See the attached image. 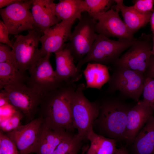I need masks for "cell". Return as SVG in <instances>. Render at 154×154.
Segmentation results:
<instances>
[{
  "mask_svg": "<svg viewBox=\"0 0 154 154\" xmlns=\"http://www.w3.org/2000/svg\"><path fill=\"white\" fill-rule=\"evenodd\" d=\"M22 113L17 110L5 123H1L0 130L4 133L11 131L21 125L20 121L23 116Z\"/></svg>",
  "mask_w": 154,
  "mask_h": 154,
  "instance_id": "f1b7e54d",
  "label": "cell"
},
{
  "mask_svg": "<svg viewBox=\"0 0 154 154\" xmlns=\"http://www.w3.org/2000/svg\"><path fill=\"white\" fill-rule=\"evenodd\" d=\"M137 154H153L154 152V116H151L134 141Z\"/></svg>",
  "mask_w": 154,
  "mask_h": 154,
  "instance_id": "ffe728a7",
  "label": "cell"
},
{
  "mask_svg": "<svg viewBox=\"0 0 154 154\" xmlns=\"http://www.w3.org/2000/svg\"><path fill=\"white\" fill-rule=\"evenodd\" d=\"M89 147L88 145L83 147L82 148V151L81 154H84L88 150Z\"/></svg>",
  "mask_w": 154,
  "mask_h": 154,
  "instance_id": "f35d334b",
  "label": "cell"
},
{
  "mask_svg": "<svg viewBox=\"0 0 154 154\" xmlns=\"http://www.w3.org/2000/svg\"><path fill=\"white\" fill-rule=\"evenodd\" d=\"M33 1L21 0L0 9L1 16L9 34L17 35L34 28L33 19L30 11Z\"/></svg>",
  "mask_w": 154,
  "mask_h": 154,
  "instance_id": "8fae6325",
  "label": "cell"
},
{
  "mask_svg": "<svg viewBox=\"0 0 154 154\" xmlns=\"http://www.w3.org/2000/svg\"><path fill=\"white\" fill-rule=\"evenodd\" d=\"M56 68L55 70L59 80L65 84L75 83L82 77V71L78 70L74 58L66 45L54 53Z\"/></svg>",
  "mask_w": 154,
  "mask_h": 154,
  "instance_id": "9a60e30c",
  "label": "cell"
},
{
  "mask_svg": "<svg viewBox=\"0 0 154 154\" xmlns=\"http://www.w3.org/2000/svg\"><path fill=\"white\" fill-rule=\"evenodd\" d=\"M84 139L77 134L62 141L52 154H77Z\"/></svg>",
  "mask_w": 154,
  "mask_h": 154,
  "instance_id": "484cf974",
  "label": "cell"
},
{
  "mask_svg": "<svg viewBox=\"0 0 154 154\" xmlns=\"http://www.w3.org/2000/svg\"><path fill=\"white\" fill-rule=\"evenodd\" d=\"M153 47L151 50L152 55L154 56V38L153 37Z\"/></svg>",
  "mask_w": 154,
  "mask_h": 154,
  "instance_id": "ab89813d",
  "label": "cell"
},
{
  "mask_svg": "<svg viewBox=\"0 0 154 154\" xmlns=\"http://www.w3.org/2000/svg\"><path fill=\"white\" fill-rule=\"evenodd\" d=\"M9 103L8 100L2 90L0 93V106L2 107Z\"/></svg>",
  "mask_w": 154,
  "mask_h": 154,
  "instance_id": "836d02e7",
  "label": "cell"
},
{
  "mask_svg": "<svg viewBox=\"0 0 154 154\" xmlns=\"http://www.w3.org/2000/svg\"><path fill=\"white\" fill-rule=\"evenodd\" d=\"M43 125L39 117L25 125H21L14 130L5 133L15 144L18 154H30L36 143Z\"/></svg>",
  "mask_w": 154,
  "mask_h": 154,
  "instance_id": "4fadbf2b",
  "label": "cell"
},
{
  "mask_svg": "<svg viewBox=\"0 0 154 154\" xmlns=\"http://www.w3.org/2000/svg\"><path fill=\"white\" fill-rule=\"evenodd\" d=\"M146 77L140 72L123 67L115 66L108 81L106 93L119 91L123 96L138 102L143 93Z\"/></svg>",
  "mask_w": 154,
  "mask_h": 154,
  "instance_id": "8992f818",
  "label": "cell"
},
{
  "mask_svg": "<svg viewBox=\"0 0 154 154\" xmlns=\"http://www.w3.org/2000/svg\"><path fill=\"white\" fill-rule=\"evenodd\" d=\"M74 21H62L46 29L40 37V49L41 56L47 53L56 52L65 45L72 33L71 29Z\"/></svg>",
  "mask_w": 154,
  "mask_h": 154,
  "instance_id": "5bb4252c",
  "label": "cell"
},
{
  "mask_svg": "<svg viewBox=\"0 0 154 154\" xmlns=\"http://www.w3.org/2000/svg\"><path fill=\"white\" fill-rule=\"evenodd\" d=\"M153 154H154V153H153Z\"/></svg>",
  "mask_w": 154,
  "mask_h": 154,
  "instance_id": "60d3db41",
  "label": "cell"
},
{
  "mask_svg": "<svg viewBox=\"0 0 154 154\" xmlns=\"http://www.w3.org/2000/svg\"><path fill=\"white\" fill-rule=\"evenodd\" d=\"M135 39H118L115 40L102 35L98 34L90 51L81 60L77 63V67L78 70L82 71V66L89 62L106 65H114L121 54L132 45Z\"/></svg>",
  "mask_w": 154,
  "mask_h": 154,
  "instance_id": "277c9868",
  "label": "cell"
},
{
  "mask_svg": "<svg viewBox=\"0 0 154 154\" xmlns=\"http://www.w3.org/2000/svg\"><path fill=\"white\" fill-rule=\"evenodd\" d=\"M0 154H18L17 147L6 133L0 131Z\"/></svg>",
  "mask_w": 154,
  "mask_h": 154,
  "instance_id": "83f0119b",
  "label": "cell"
},
{
  "mask_svg": "<svg viewBox=\"0 0 154 154\" xmlns=\"http://www.w3.org/2000/svg\"><path fill=\"white\" fill-rule=\"evenodd\" d=\"M83 1L82 0H60L56 4L55 15L60 22L62 21H75L81 18L84 12Z\"/></svg>",
  "mask_w": 154,
  "mask_h": 154,
  "instance_id": "7402d4cb",
  "label": "cell"
},
{
  "mask_svg": "<svg viewBox=\"0 0 154 154\" xmlns=\"http://www.w3.org/2000/svg\"><path fill=\"white\" fill-rule=\"evenodd\" d=\"M24 72L8 62L0 63V89L7 86L25 84L27 81Z\"/></svg>",
  "mask_w": 154,
  "mask_h": 154,
  "instance_id": "603a6c76",
  "label": "cell"
},
{
  "mask_svg": "<svg viewBox=\"0 0 154 154\" xmlns=\"http://www.w3.org/2000/svg\"><path fill=\"white\" fill-rule=\"evenodd\" d=\"M9 32L8 30L2 21H0V42L6 44L11 49L13 44L9 40Z\"/></svg>",
  "mask_w": 154,
  "mask_h": 154,
  "instance_id": "1f68e13d",
  "label": "cell"
},
{
  "mask_svg": "<svg viewBox=\"0 0 154 154\" xmlns=\"http://www.w3.org/2000/svg\"><path fill=\"white\" fill-rule=\"evenodd\" d=\"M21 0H0V9L5 7H7L13 4L20 1Z\"/></svg>",
  "mask_w": 154,
  "mask_h": 154,
  "instance_id": "e575fe53",
  "label": "cell"
},
{
  "mask_svg": "<svg viewBox=\"0 0 154 154\" xmlns=\"http://www.w3.org/2000/svg\"><path fill=\"white\" fill-rule=\"evenodd\" d=\"M99 102V114L94 123L96 122L100 130L110 138L126 140L127 115L131 107L113 97L107 98Z\"/></svg>",
  "mask_w": 154,
  "mask_h": 154,
  "instance_id": "7a4b0ae2",
  "label": "cell"
},
{
  "mask_svg": "<svg viewBox=\"0 0 154 154\" xmlns=\"http://www.w3.org/2000/svg\"><path fill=\"white\" fill-rule=\"evenodd\" d=\"M86 154H96L94 149L91 145L87 150Z\"/></svg>",
  "mask_w": 154,
  "mask_h": 154,
  "instance_id": "74e56055",
  "label": "cell"
},
{
  "mask_svg": "<svg viewBox=\"0 0 154 154\" xmlns=\"http://www.w3.org/2000/svg\"><path fill=\"white\" fill-rule=\"evenodd\" d=\"M149 35L142 33L135 38L132 45L115 62V66L126 68L145 74L153 55V40Z\"/></svg>",
  "mask_w": 154,
  "mask_h": 154,
  "instance_id": "9c48e42d",
  "label": "cell"
},
{
  "mask_svg": "<svg viewBox=\"0 0 154 154\" xmlns=\"http://www.w3.org/2000/svg\"><path fill=\"white\" fill-rule=\"evenodd\" d=\"M114 1L116 6L121 12L124 22L129 30L133 34L149 22L152 13H141L136 11L132 6H128L125 5L123 0Z\"/></svg>",
  "mask_w": 154,
  "mask_h": 154,
  "instance_id": "d6986e66",
  "label": "cell"
},
{
  "mask_svg": "<svg viewBox=\"0 0 154 154\" xmlns=\"http://www.w3.org/2000/svg\"><path fill=\"white\" fill-rule=\"evenodd\" d=\"M143 100L154 112V78L146 77L143 91Z\"/></svg>",
  "mask_w": 154,
  "mask_h": 154,
  "instance_id": "4316f807",
  "label": "cell"
},
{
  "mask_svg": "<svg viewBox=\"0 0 154 154\" xmlns=\"http://www.w3.org/2000/svg\"><path fill=\"white\" fill-rule=\"evenodd\" d=\"M145 75L147 77L154 78V56L152 55L150 64L146 70Z\"/></svg>",
  "mask_w": 154,
  "mask_h": 154,
  "instance_id": "d6a6232c",
  "label": "cell"
},
{
  "mask_svg": "<svg viewBox=\"0 0 154 154\" xmlns=\"http://www.w3.org/2000/svg\"><path fill=\"white\" fill-rule=\"evenodd\" d=\"M133 7L137 11L142 14L152 13L153 11L154 0H137L133 1Z\"/></svg>",
  "mask_w": 154,
  "mask_h": 154,
  "instance_id": "f546056e",
  "label": "cell"
},
{
  "mask_svg": "<svg viewBox=\"0 0 154 154\" xmlns=\"http://www.w3.org/2000/svg\"><path fill=\"white\" fill-rule=\"evenodd\" d=\"M114 154H128L127 151L123 147L117 149Z\"/></svg>",
  "mask_w": 154,
  "mask_h": 154,
  "instance_id": "8d00e7d4",
  "label": "cell"
},
{
  "mask_svg": "<svg viewBox=\"0 0 154 154\" xmlns=\"http://www.w3.org/2000/svg\"><path fill=\"white\" fill-rule=\"evenodd\" d=\"M50 53L41 57L28 70L27 85L42 96L66 84L61 81L50 61Z\"/></svg>",
  "mask_w": 154,
  "mask_h": 154,
  "instance_id": "30bf717a",
  "label": "cell"
},
{
  "mask_svg": "<svg viewBox=\"0 0 154 154\" xmlns=\"http://www.w3.org/2000/svg\"><path fill=\"white\" fill-rule=\"evenodd\" d=\"M72 135L70 132L52 130L43 124L32 153L52 154L62 141Z\"/></svg>",
  "mask_w": 154,
  "mask_h": 154,
  "instance_id": "ac0fdd59",
  "label": "cell"
},
{
  "mask_svg": "<svg viewBox=\"0 0 154 154\" xmlns=\"http://www.w3.org/2000/svg\"><path fill=\"white\" fill-rule=\"evenodd\" d=\"M87 138L90 141V145L94 149L96 154H114L117 149L116 140L96 133L93 127L88 131Z\"/></svg>",
  "mask_w": 154,
  "mask_h": 154,
  "instance_id": "cb8c5ba5",
  "label": "cell"
},
{
  "mask_svg": "<svg viewBox=\"0 0 154 154\" xmlns=\"http://www.w3.org/2000/svg\"><path fill=\"white\" fill-rule=\"evenodd\" d=\"M154 112L149 105L142 100L139 101L129 110L127 117L126 140L133 142L140 131Z\"/></svg>",
  "mask_w": 154,
  "mask_h": 154,
  "instance_id": "2e32d148",
  "label": "cell"
},
{
  "mask_svg": "<svg viewBox=\"0 0 154 154\" xmlns=\"http://www.w3.org/2000/svg\"><path fill=\"white\" fill-rule=\"evenodd\" d=\"M85 89L84 83L77 85L70 103L73 126L77 130V134L84 140L87 139L88 131L93 127L100 109L98 101L90 102L85 96L84 91Z\"/></svg>",
  "mask_w": 154,
  "mask_h": 154,
  "instance_id": "3957f363",
  "label": "cell"
},
{
  "mask_svg": "<svg viewBox=\"0 0 154 154\" xmlns=\"http://www.w3.org/2000/svg\"><path fill=\"white\" fill-rule=\"evenodd\" d=\"M149 22L150 23L151 29L153 34V37L154 38V6L153 11L151 15Z\"/></svg>",
  "mask_w": 154,
  "mask_h": 154,
  "instance_id": "d590c367",
  "label": "cell"
},
{
  "mask_svg": "<svg viewBox=\"0 0 154 154\" xmlns=\"http://www.w3.org/2000/svg\"><path fill=\"white\" fill-rule=\"evenodd\" d=\"M82 72L86 80V89L94 88L100 90L110 78L108 67L106 65L99 63H88Z\"/></svg>",
  "mask_w": 154,
  "mask_h": 154,
  "instance_id": "44dd1931",
  "label": "cell"
},
{
  "mask_svg": "<svg viewBox=\"0 0 154 154\" xmlns=\"http://www.w3.org/2000/svg\"><path fill=\"white\" fill-rule=\"evenodd\" d=\"M119 9L115 5L98 18L95 25V32L108 38L133 40V34L131 32L120 18Z\"/></svg>",
  "mask_w": 154,
  "mask_h": 154,
  "instance_id": "7c38bea8",
  "label": "cell"
},
{
  "mask_svg": "<svg viewBox=\"0 0 154 154\" xmlns=\"http://www.w3.org/2000/svg\"><path fill=\"white\" fill-rule=\"evenodd\" d=\"M77 86L65 84L42 96L38 112L44 125L54 130L68 132L74 129L70 103Z\"/></svg>",
  "mask_w": 154,
  "mask_h": 154,
  "instance_id": "6da1fadb",
  "label": "cell"
},
{
  "mask_svg": "<svg viewBox=\"0 0 154 154\" xmlns=\"http://www.w3.org/2000/svg\"><path fill=\"white\" fill-rule=\"evenodd\" d=\"M88 15H82L72 32L66 47L77 63L90 51L98 34L95 31L96 22Z\"/></svg>",
  "mask_w": 154,
  "mask_h": 154,
  "instance_id": "52a82bcc",
  "label": "cell"
},
{
  "mask_svg": "<svg viewBox=\"0 0 154 154\" xmlns=\"http://www.w3.org/2000/svg\"><path fill=\"white\" fill-rule=\"evenodd\" d=\"M42 32L34 28L26 35L15 36L12 49L13 64L19 70H29L41 57L38 46Z\"/></svg>",
  "mask_w": 154,
  "mask_h": 154,
  "instance_id": "5b68a950",
  "label": "cell"
},
{
  "mask_svg": "<svg viewBox=\"0 0 154 154\" xmlns=\"http://www.w3.org/2000/svg\"><path fill=\"white\" fill-rule=\"evenodd\" d=\"M114 3L112 0H84L83 1L84 12L97 21L102 14L110 9Z\"/></svg>",
  "mask_w": 154,
  "mask_h": 154,
  "instance_id": "d4e9b609",
  "label": "cell"
},
{
  "mask_svg": "<svg viewBox=\"0 0 154 154\" xmlns=\"http://www.w3.org/2000/svg\"><path fill=\"white\" fill-rule=\"evenodd\" d=\"M2 90L9 104L22 113L28 123L35 119L42 95L24 84L7 86Z\"/></svg>",
  "mask_w": 154,
  "mask_h": 154,
  "instance_id": "ba28073f",
  "label": "cell"
},
{
  "mask_svg": "<svg viewBox=\"0 0 154 154\" xmlns=\"http://www.w3.org/2000/svg\"><path fill=\"white\" fill-rule=\"evenodd\" d=\"M7 45L0 44V63L8 62L13 64L12 50Z\"/></svg>",
  "mask_w": 154,
  "mask_h": 154,
  "instance_id": "4dcf8cb0",
  "label": "cell"
},
{
  "mask_svg": "<svg viewBox=\"0 0 154 154\" xmlns=\"http://www.w3.org/2000/svg\"><path fill=\"white\" fill-rule=\"evenodd\" d=\"M56 4L53 0H33L31 12L34 28L43 33L60 22L55 13Z\"/></svg>",
  "mask_w": 154,
  "mask_h": 154,
  "instance_id": "e0dca14e",
  "label": "cell"
}]
</instances>
